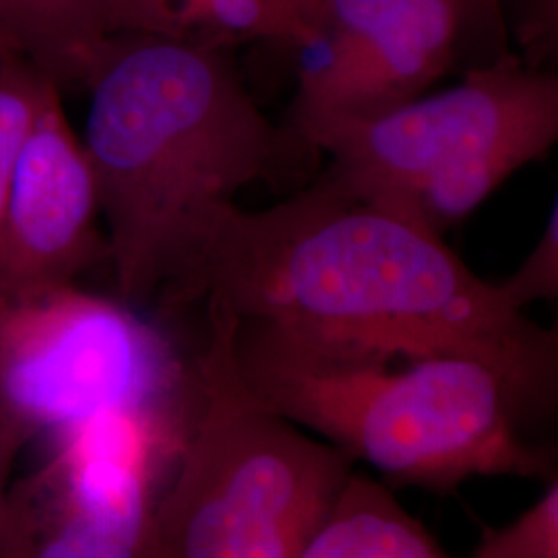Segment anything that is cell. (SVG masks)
<instances>
[{
  "label": "cell",
  "instance_id": "14",
  "mask_svg": "<svg viewBox=\"0 0 558 558\" xmlns=\"http://www.w3.org/2000/svg\"><path fill=\"white\" fill-rule=\"evenodd\" d=\"M52 87L59 85L29 62L0 60V230L23 141Z\"/></svg>",
  "mask_w": 558,
  "mask_h": 558
},
{
  "label": "cell",
  "instance_id": "2",
  "mask_svg": "<svg viewBox=\"0 0 558 558\" xmlns=\"http://www.w3.org/2000/svg\"><path fill=\"white\" fill-rule=\"evenodd\" d=\"M83 87L81 141L120 296L174 300L214 218L274 168L278 131L230 44L120 32Z\"/></svg>",
  "mask_w": 558,
  "mask_h": 558
},
{
  "label": "cell",
  "instance_id": "16",
  "mask_svg": "<svg viewBox=\"0 0 558 558\" xmlns=\"http://www.w3.org/2000/svg\"><path fill=\"white\" fill-rule=\"evenodd\" d=\"M500 292L519 311H525L532 302L555 300L558 296V205L546 220L536 246L518 267L511 278L499 283Z\"/></svg>",
  "mask_w": 558,
  "mask_h": 558
},
{
  "label": "cell",
  "instance_id": "6",
  "mask_svg": "<svg viewBox=\"0 0 558 558\" xmlns=\"http://www.w3.org/2000/svg\"><path fill=\"white\" fill-rule=\"evenodd\" d=\"M156 327L77 283L0 279V433L25 449L106 410L186 398Z\"/></svg>",
  "mask_w": 558,
  "mask_h": 558
},
{
  "label": "cell",
  "instance_id": "18",
  "mask_svg": "<svg viewBox=\"0 0 558 558\" xmlns=\"http://www.w3.org/2000/svg\"><path fill=\"white\" fill-rule=\"evenodd\" d=\"M458 4L463 21V40L465 36H478L480 40H486L493 60L509 54L505 46L500 0H458Z\"/></svg>",
  "mask_w": 558,
  "mask_h": 558
},
{
  "label": "cell",
  "instance_id": "15",
  "mask_svg": "<svg viewBox=\"0 0 558 558\" xmlns=\"http://www.w3.org/2000/svg\"><path fill=\"white\" fill-rule=\"evenodd\" d=\"M474 558H558V480L513 521L484 527Z\"/></svg>",
  "mask_w": 558,
  "mask_h": 558
},
{
  "label": "cell",
  "instance_id": "19",
  "mask_svg": "<svg viewBox=\"0 0 558 558\" xmlns=\"http://www.w3.org/2000/svg\"><path fill=\"white\" fill-rule=\"evenodd\" d=\"M21 451H23V447L17 440L0 433V513H2V505L7 499V493L13 484L11 474H13V468H15V461L20 458Z\"/></svg>",
  "mask_w": 558,
  "mask_h": 558
},
{
  "label": "cell",
  "instance_id": "3",
  "mask_svg": "<svg viewBox=\"0 0 558 558\" xmlns=\"http://www.w3.org/2000/svg\"><path fill=\"white\" fill-rule=\"evenodd\" d=\"M232 319L246 391L383 478L445 493L472 478L555 476V459L525 433L538 410L480 360L387 354Z\"/></svg>",
  "mask_w": 558,
  "mask_h": 558
},
{
  "label": "cell",
  "instance_id": "7",
  "mask_svg": "<svg viewBox=\"0 0 558 558\" xmlns=\"http://www.w3.org/2000/svg\"><path fill=\"white\" fill-rule=\"evenodd\" d=\"M463 41L458 0H320L292 108L304 145L416 100Z\"/></svg>",
  "mask_w": 558,
  "mask_h": 558
},
{
  "label": "cell",
  "instance_id": "20",
  "mask_svg": "<svg viewBox=\"0 0 558 558\" xmlns=\"http://www.w3.org/2000/svg\"><path fill=\"white\" fill-rule=\"evenodd\" d=\"M0 60H2V59H0Z\"/></svg>",
  "mask_w": 558,
  "mask_h": 558
},
{
  "label": "cell",
  "instance_id": "11",
  "mask_svg": "<svg viewBox=\"0 0 558 558\" xmlns=\"http://www.w3.org/2000/svg\"><path fill=\"white\" fill-rule=\"evenodd\" d=\"M300 558H451L379 480L354 472Z\"/></svg>",
  "mask_w": 558,
  "mask_h": 558
},
{
  "label": "cell",
  "instance_id": "5",
  "mask_svg": "<svg viewBox=\"0 0 558 558\" xmlns=\"http://www.w3.org/2000/svg\"><path fill=\"white\" fill-rule=\"evenodd\" d=\"M557 141V77L509 52L311 147L331 158L320 184L442 236Z\"/></svg>",
  "mask_w": 558,
  "mask_h": 558
},
{
  "label": "cell",
  "instance_id": "17",
  "mask_svg": "<svg viewBox=\"0 0 558 558\" xmlns=\"http://www.w3.org/2000/svg\"><path fill=\"white\" fill-rule=\"evenodd\" d=\"M319 7L320 0H265L259 38L300 48L313 32Z\"/></svg>",
  "mask_w": 558,
  "mask_h": 558
},
{
  "label": "cell",
  "instance_id": "13",
  "mask_svg": "<svg viewBox=\"0 0 558 558\" xmlns=\"http://www.w3.org/2000/svg\"><path fill=\"white\" fill-rule=\"evenodd\" d=\"M265 0H122L120 32L232 44L259 38Z\"/></svg>",
  "mask_w": 558,
  "mask_h": 558
},
{
  "label": "cell",
  "instance_id": "8",
  "mask_svg": "<svg viewBox=\"0 0 558 558\" xmlns=\"http://www.w3.org/2000/svg\"><path fill=\"white\" fill-rule=\"evenodd\" d=\"M186 398L114 408L52 437L44 470L87 558H151L161 488L186 428Z\"/></svg>",
  "mask_w": 558,
  "mask_h": 558
},
{
  "label": "cell",
  "instance_id": "1",
  "mask_svg": "<svg viewBox=\"0 0 558 558\" xmlns=\"http://www.w3.org/2000/svg\"><path fill=\"white\" fill-rule=\"evenodd\" d=\"M174 300L327 343L480 360L539 414L557 399L555 329L527 319L437 232L320 182L269 209L220 211Z\"/></svg>",
  "mask_w": 558,
  "mask_h": 558
},
{
  "label": "cell",
  "instance_id": "10",
  "mask_svg": "<svg viewBox=\"0 0 558 558\" xmlns=\"http://www.w3.org/2000/svg\"><path fill=\"white\" fill-rule=\"evenodd\" d=\"M122 0H0V59L25 60L66 87H83L112 36Z\"/></svg>",
  "mask_w": 558,
  "mask_h": 558
},
{
  "label": "cell",
  "instance_id": "9",
  "mask_svg": "<svg viewBox=\"0 0 558 558\" xmlns=\"http://www.w3.org/2000/svg\"><path fill=\"white\" fill-rule=\"evenodd\" d=\"M100 201L83 141L52 87L32 122L0 230V279L77 283L108 260Z\"/></svg>",
  "mask_w": 558,
  "mask_h": 558
},
{
  "label": "cell",
  "instance_id": "4",
  "mask_svg": "<svg viewBox=\"0 0 558 558\" xmlns=\"http://www.w3.org/2000/svg\"><path fill=\"white\" fill-rule=\"evenodd\" d=\"M179 453L161 488L151 558H300L356 463L253 398L232 359V315L205 302Z\"/></svg>",
  "mask_w": 558,
  "mask_h": 558
},
{
  "label": "cell",
  "instance_id": "12",
  "mask_svg": "<svg viewBox=\"0 0 558 558\" xmlns=\"http://www.w3.org/2000/svg\"><path fill=\"white\" fill-rule=\"evenodd\" d=\"M0 558H87L44 465L7 493Z\"/></svg>",
  "mask_w": 558,
  "mask_h": 558
}]
</instances>
